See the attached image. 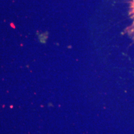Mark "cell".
<instances>
[{
	"label": "cell",
	"mask_w": 134,
	"mask_h": 134,
	"mask_svg": "<svg viewBox=\"0 0 134 134\" xmlns=\"http://www.w3.org/2000/svg\"><path fill=\"white\" fill-rule=\"evenodd\" d=\"M130 6V14L132 18V24L130 29L132 31V32L134 34V0H129Z\"/></svg>",
	"instance_id": "6da1fadb"
}]
</instances>
